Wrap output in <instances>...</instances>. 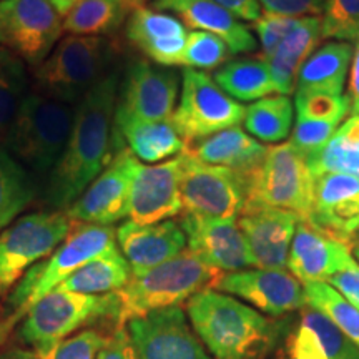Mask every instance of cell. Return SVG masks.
Here are the masks:
<instances>
[{
  "mask_svg": "<svg viewBox=\"0 0 359 359\" xmlns=\"http://www.w3.org/2000/svg\"><path fill=\"white\" fill-rule=\"evenodd\" d=\"M116 93L118 75L110 72L79 102L69 142L45 187V201L53 208H69L114 156L111 127Z\"/></svg>",
  "mask_w": 359,
  "mask_h": 359,
  "instance_id": "1",
  "label": "cell"
},
{
  "mask_svg": "<svg viewBox=\"0 0 359 359\" xmlns=\"http://www.w3.org/2000/svg\"><path fill=\"white\" fill-rule=\"evenodd\" d=\"M321 39V17H302L298 25L286 35L275 53L268 58L275 93L288 97L294 92L298 72Z\"/></svg>",
  "mask_w": 359,
  "mask_h": 359,
  "instance_id": "28",
  "label": "cell"
},
{
  "mask_svg": "<svg viewBox=\"0 0 359 359\" xmlns=\"http://www.w3.org/2000/svg\"><path fill=\"white\" fill-rule=\"evenodd\" d=\"M180 195L183 212L236 219L246 203V175L215 167L180 154Z\"/></svg>",
  "mask_w": 359,
  "mask_h": 359,
  "instance_id": "11",
  "label": "cell"
},
{
  "mask_svg": "<svg viewBox=\"0 0 359 359\" xmlns=\"http://www.w3.org/2000/svg\"><path fill=\"white\" fill-rule=\"evenodd\" d=\"M105 341L107 338L98 331L87 330L62 339L47 351L37 353V356L39 359H97Z\"/></svg>",
  "mask_w": 359,
  "mask_h": 359,
  "instance_id": "40",
  "label": "cell"
},
{
  "mask_svg": "<svg viewBox=\"0 0 359 359\" xmlns=\"http://www.w3.org/2000/svg\"><path fill=\"white\" fill-rule=\"evenodd\" d=\"M128 11L127 0H80L64 17V30L85 37L110 35L123 24Z\"/></svg>",
  "mask_w": 359,
  "mask_h": 359,
  "instance_id": "33",
  "label": "cell"
},
{
  "mask_svg": "<svg viewBox=\"0 0 359 359\" xmlns=\"http://www.w3.org/2000/svg\"><path fill=\"white\" fill-rule=\"evenodd\" d=\"M138 161L127 148L114 154L103 172L67 210L72 222L111 226L128 215V196Z\"/></svg>",
  "mask_w": 359,
  "mask_h": 359,
  "instance_id": "13",
  "label": "cell"
},
{
  "mask_svg": "<svg viewBox=\"0 0 359 359\" xmlns=\"http://www.w3.org/2000/svg\"><path fill=\"white\" fill-rule=\"evenodd\" d=\"M306 222L351 246L359 233V180L346 173L314 178L313 206Z\"/></svg>",
  "mask_w": 359,
  "mask_h": 359,
  "instance_id": "20",
  "label": "cell"
},
{
  "mask_svg": "<svg viewBox=\"0 0 359 359\" xmlns=\"http://www.w3.org/2000/svg\"><path fill=\"white\" fill-rule=\"evenodd\" d=\"M353 45L327 42L309 55L298 72L294 92H326L341 95L346 83Z\"/></svg>",
  "mask_w": 359,
  "mask_h": 359,
  "instance_id": "29",
  "label": "cell"
},
{
  "mask_svg": "<svg viewBox=\"0 0 359 359\" xmlns=\"http://www.w3.org/2000/svg\"><path fill=\"white\" fill-rule=\"evenodd\" d=\"M114 248H116V231L111 226L82 224L70 231L48 259L34 264L25 273L8 296L7 314L0 321V343L34 304L57 290L75 269Z\"/></svg>",
  "mask_w": 359,
  "mask_h": 359,
  "instance_id": "4",
  "label": "cell"
},
{
  "mask_svg": "<svg viewBox=\"0 0 359 359\" xmlns=\"http://www.w3.org/2000/svg\"><path fill=\"white\" fill-rule=\"evenodd\" d=\"M64 32V17L50 0H0V47L39 67Z\"/></svg>",
  "mask_w": 359,
  "mask_h": 359,
  "instance_id": "12",
  "label": "cell"
},
{
  "mask_svg": "<svg viewBox=\"0 0 359 359\" xmlns=\"http://www.w3.org/2000/svg\"><path fill=\"white\" fill-rule=\"evenodd\" d=\"M109 316L110 294H80L57 288L29 309L19 338L34 346L35 353L47 351L95 318Z\"/></svg>",
  "mask_w": 359,
  "mask_h": 359,
  "instance_id": "10",
  "label": "cell"
},
{
  "mask_svg": "<svg viewBox=\"0 0 359 359\" xmlns=\"http://www.w3.org/2000/svg\"><path fill=\"white\" fill-rule=\"evenodd\" d=\"M264 12L285 17L320 15L325 11L326 0H258Z\"/></svg>",
  "mask_w": 359,
  "mask_h": 359,
  "instance_id": "42",
  "label": "cell"
},
{
  "mask_svg": "<svg viewBox=\"0 0 359 359\" xmlns=\"http://www.w3.org/2000/svg\"><path fill=\"white\" fill-rule=\"evenodd\" d=\"M178 90L177 72L147 60H135L125 72L116 105L137 118L161 122L173 116Z\"/></svg>",
  "mask_w": 359,
  "mask_h": 359,
  "instance_id": "19",
  "label": "cell"
},
{
  "mask_svg": "<svg viewBox=\"0 0 359 359\" xmlns=\"http://www.w3.org/2000/svg\"><path fill=\"white\" fill-rule=\"evenodd\" d=\"M193 331L213 359H266L280 327L231 294L203 290L187 302Z\"/></svg>",
  "mask_w": 359,
  "mask_h": 359,
  "instance_id": "2",
  "label": "cell"
},
{
  "mask_svg": "<svg viewBox=\"0 0 359 359\" xmlns=\"http://www.w3.org/2000/svg\"><path fill=\"white\" fill-rule=\"evenodd\" d=\"M122 148L132 151L137 160L156 163L173 155L183 154L185 142L178 133L173 120L148 122L115 107L111 127V155Z\"/></svg>",
  "mask_w": 359,
  "mask_h": 359,
  "instance_id": "24",
  "label": "cell"
},
{
  "mask_svg": "<svg viewBox=\"0 0 359 359\" xmlns=\"http://www.w3.org/2000/svg\"><path fill=\"white\" fill-rule=\"evenodd\" d=\"M35 196L30 173L0 147V233L20 215Z\"/></svg>",
  "mask_w": 359,
  "mask_h": 359,
  "instance_id": "35",
  "label": "cell"
},
{
  "mask_svg": "<svg viewBox=\"0 0 359 359\" xmlns=\"http://www.w3.org/2000/svg\"><path fill=\"white\" fill-rule=\"evenodd\" d=\"M182 75V97L172 120L185 145L243 122L246 107L226 95L206 72L185 69Z\"/></svg>",
  "mask_w": 359,
  "mask_h": 359,
  "instance_id": "9",
  "label": "cell"
},
{
  "mask_svg": "<svg viewBox=\"0 0 359 359\" xmlns=\"http://www.w3.org/2000/svg\"><path fill=\"white\" fill-rule=\"evenodd\" d=\"M212 290L238 296L259 311L280 318L306 306L303 285L286 269H240L222 273Z\"/></svg>",
  "mask_w": 359,
  "mask_h": 359,
  "instance_id": "15",
  "label": "cell"
},
{
  "mask_svg": "<svg viewBox=\"0 0 359 359\" xmlns=\"http://www.w3.org/2000/svg\"><path fill=\"white\" fill-rule=\"evenodd\" d=\"M233 55L228 45L217 35L200 30L188 32L182 65L193 70H215L223 67Z\"/></svg>",
  "mask_w": 359,
  "mask_h": 359,
  "instance_id": "38",
  "label": "cell"
},
{
  "mask_svg": "<svg viewBox=\"0 0 359 359\" xmlns=\"http://www.w3.org/2000/svg\"><path fill=\"white\" fill-rule=\"evenodd\" d=\"M69 103L29 93L4 137V150L34 173L50 175L64 154L74 127Z\"/></svg>",
  "mask_w": 359,
  "mask_h": 359,
  "instance_id": "5",
  "label": "cell"
},
{
  "mask_svg": "<svg viewBox=\"0 0 359 359\" xmlns=\"http://www.w3.org/2000/svg\"><path fill=\"white\" fill-rule=\"evenodd\" d=\"M180 226L187 236L188 250L219 273L253 266L246 240L236 219L183 213Z\"/></svg>",
  "mask_w": 359,
  "mask_h": 359,
  "instance_id": "16",
  "label": "cell"
},
{
  "mask_svg": "<svg viewBox=\"0 0 359 359\" xmlns=\"http://www.w3.org/2000/svg\"><path fill=\"white\" fill-rule=\"evenodd\" d=\"M127 327L138 359H212L180 306L137 318Z\"/></svg>",
  "mask_w": 359,
  "mask_h": 359,
  "instance_id": "14",
  "label": "cell"
},
{
  "mask_svg": "<svg viewBox=\"0 0 359 359\" xmlns=\"http://www.w3.org/2000/svg\"><path fill=\"white\" fill-rule=\"evenodd\" d=\"M132 280V268L118 248L90 259L75 269L58 288L80 294H109L122 290Z\"/></svg>",
  "mask_w": 359,
  "mask_h": 359,
  "instance_id": "30",
  "label": "cell"
},
{
  "mask_svg": "<svg viewBox=\"0 0 359 359\" xmlns=\"http://www.w3.org/2000/svg\"><path fill=\"white\" fill-rule=\"evenodd\" d=\"M148 2V0H127L130 8H137V7H143V4Z\"/></svg>",
  "mask_w": 359,
  "mask_h": 359,
  "instance_id": "50",
  "label": "cell"
},
{
  "mask_svg": "<svg viewBox=\"0 0 359 359\" xmlns=\"http://www.w3.org/2000/svg\"><path fill=\"white\" fill-rule=\"evenodd\" d=\"M248 195L246 203L271 206L309 218L313 206L314 178L308 161L293 143L268 147L257 168L246 173Z\"/></svg>",
  "mask_w": 359,
  "mask_h": 359,
  "instance_id": "7",
  "label": "cell"
},
{
  "mask_svg": "<svg viewBox=\"0 0 359 359\" xmlns=\"http://www.w3.org/2000/svg\"><path fill=\"white\" fill-rule=\"evenodd\" d=\"M298 215L271 206L245 203L238 226L248 245L251 262L259 269H286Z\"/></svg>",
  "mask_w": 359,
  "mask_h": 359,
  "instance_id": "17",
  "label": "cell"
},
{
  "mask_svg": "<svg viewBox=\"0 0 359 359\" xmlns=\"http://www.w3.org/2000/svg\"><path fill=\"white\" fill-rule=\"evenodd\" d=\"M24 62L0 47V133H6L27 97Z\"/></svg>",
  "mask_w": 359,
  "mask_h": 359,
  "instance_id": "37",
  "label": "cell"
},
{
  "mask_svg": "<svg viewBox=\"0 0 359 359\" xmlns=\"http://www.w3.org/2000/svg\"><path fill=\"white\" fill-rule=\"evenodd\" d=\"M327 285H331L338 293L343 296L346 302L353 304L354 308L359 309V264L341 271L333 278H330Z\"/></svg>",
  "mask_w": 359,
  "mask_h": 359,
  "instance_id": "44",
  "label": "cell"
},
{
  "mask_svg": "<svg viewBox=\"0 0 359 359\" xmlns=\"http://www.w3.org/2000/svg\"><path fill=\"white\" fill-rule=\"evenodd\" d=\"M278 359H290V358H286V356H283V354L280 353L278 354ZM353 359H359V356H356V358H353Z\"/></svg>",
  "mask_w": 359,
  "mask_h": 359,
  "instance_id": "52",
  "label": "cell"
},
{
  "mask_svg": "<svg viewBox=\"0 0 359 359\" xmlns=\"http://www.w3.org/2000/svg\"><path fill=\"white\" fill-rule=\"evenodd\" d=\"M290 359H353L359 348L330 318L306 304L280 351Z\"/></svg>",
  "mask_w": 359,
  "mask_h": 359,
  "instance_id": "26",
  "label": "cell"
},
{
  "mask_svg": "<svg viewBox=\"0 0 359 359\" xmlns=\"http://www.w3.org/2000/svg\"><path fill=\"white\" fill-rule=\"evenodd\" d=\"M183 212L180 195V155L156 165L138 161L128 196L130 222L154 224Z\"/></svg>",
  "mask_w": 359,
  "mask_h": 359,
  "instance_id": "18",
  "label": "cell"
},
{
  "mask_svg": "<svg viewBox=\"0 0 359 359\" xmlns=\"http://www.w3.org/2000/svg\"><path fill=\"white\" fill-rule=\"evenodd\" d=\"M303 290L306 304L330 318L341 333L359 348V309L327 283H306Z\"/></svg>",
  "mask_w": 359,
  "mask_h": 359,
  "instance_id": "36",
  "label": "cell"
},
{
  "mask_svg": "<svg viewBox=\"0 0 359 359\" xmlns=\"http://www.w3.org/2000/svg\"><path fill=\"white\" fill-rule=\"evenodd\" d=\"M321 37L334 42H354L359 37V0H326Z\"/></svg>",
  "mask_w": 359,
  "mask_h": 359,
  "instance_id": "39",
  "label": "cell"
},
{
  "mask_svg": "<svg viewBox=\"0 0 359 359\" xmlns=\"http://www.w3.org/2000/svg\"><path fill=\"white\" fill-rule=\"evenodd\" d=\"M0 359H39V356L35 351L13 348V349H7L6 353L0 354Z\"/></svg>",
  "mask_w": 359,
  "mask_h": 359,
  "instance_id": "47",
  "label": "cell"
},
{
  "mask_svg": "<svg viewBox=\"0 0 359 359\" xmlns=\"http://www.w3.org/2000/svg\"><path fill=\"white\" fill-rule=\"evenodd\" d=\"M306 161L313 178L325 173H346L359 180V116L344 120L327 145Z\"/></svg>",
  "mask_w": 359,
  "mask_h": 359,
  "instance_id": "32",
  "label": "cell"
},
{
  "mask_svg": "<svg viewBox=\"0 0 359 359\" xmlns=\"http://www.w3.org/2000/svg\"><path fill=\"white\" fill-rule=\"evenodd\" d=\"M351 246L299 219L290 246L288 268L296 280L327 283L330 278L356 266Z\"/></svg>",
  "mask_w": 359,
  "mask_h": 359,
  "instance_id": "21",
  "label": "cell"
},
{
  "mask_svg": "<svg viewBox=\"0 0 359 359\" xmlns=\"http://www.w3.org/2000/svg\"><path fill=\"white\" fill-rule=\"evenodd\" d=\"M72 222L67 212H39L25 215L0 233V296L15 288L27 271L50 257L70 235Z\"/></svg>",
  "mask_w": 359,
  "mask_h": 359,
  "instance_id": "8",
  "label": "cell"
},
{
  "mask_svg": "<svg viewBox=\"0 0 359 359\" xmlns=\"http://www.w3.org/2000/svg\"><path fill=\"white\" fill-rule=\"evenodd\" d=\"M351 64L353 67H351V74H349L348 97L351 98V103H354L359 100V37L354 40Z\"/></svg>",
  "mask_w": 359,
  "mask_h": 359,
  "instance_id": "46",
  "label": "cell"
},
{
  "mask_svg": "<svg viewBox=\"0 0 359 359\" xmlns=\"http://www.w3.org/2000/svg\"><path fill=\"white\" fill-rule=\"evenodd\" d=\"M213 2L231 12L236 19L251 22V24L257 22L263 13L258 0H213Z\"/></svg>",
  "mask_w": 359,
  "mask_h": 359,
  "instance_id": "45",
  "label": "cell"
},
{
  "mask_svg": "<svg viewBox=\"0 0 359 359\" xmlns=\"http://www.w3.org/2000/svg\"><path fill=\"white\" fill-rule=\"evenodd\" d=\"M52 6L57 8V12L60 13L62 17H65L67 13H69V11L72 7L75 6V4H79L80 0H50Z\"/></svg>",
  "mask_w": 359,
  "mask_h": 359,
  "instance_id": "48",
  "label": "cell"
},
{
  "mask_svg": "<svg viewBox=\"0 0 359 359\" xmlns=\"http://www.w3.org/2000/svg\"><path fill=\"white\" fill-rule=\"evenodd\" d=\"M351 114H353L354 116H359V100L351 103Z\"/></svg>",
  "mask_w": 359,
  "mask_h": 359,
  "instance_id": "51",
  "label": "cell"
},
{
  "mask_svg": "<svg viewBox=\"0 0 359 359\" xmlns=\"http://www.w3.org/2000/svg\"><path fill=\"white\" fill-rule=\"evenodd\" d=\"M97 359H138L128 331L125 327H116L115 333L107 338Z\"/></svg>",
  "mask_w": 359,
  "mask_h": 359,
  "instance_id": "43",
  "label": "cell"
},
{
  "mask_svg": "<svg viewBox=\"0 0 359 359\" xmlns=\"http://www.w3.org/2000/svg\"><path fill=\"white\" fill-rule=\"evenodd\" d=\"M245 128L255 138L278 143L288 138L293 128V103L290 97H264L246 107Z\"/></svg>",
  "mask_w": 359,
  "mask_h": 359,
  "instance_id": "34",
  "label": "cell"
},
{
  "mask_svg": "<svg viewBox=\"0 0 359 359\" xmlns=\"http://www.w3.org/2000/svg\"><path fill=\"white\" fill-rule=\"evenodd\" d=\"M128 42L156 65H182L188 30L175 15L148 7H137L125 27Z\"/></svg>",
  "mask_w": 359,
  "mask_h": 359,
  "instance_id": "23",
  "label": "cell"
},
{
  "mask_svg": "<svg viewBox=\"0 0 359 359\" xmlns=\"http://www.w3.org/2000/svg\"><path fill=\"white\" fill-rule=\"evenodd\" d=\"M111 45L105 37L67 35L39 67L34 79L40 95L72 105L107 75Z\"/></svg>",
  "mask_w": 359,
  "mask_h": 359,
  "instance_id": "6",
  "label": "cell"
},
{
  "mask_svg": "<svg viewBox=\"0 0 359 359\" xmlns=\"http://www.w3.org/2000/svg\"><path fill=\"white\" fill-rule=\"evenodd\" d=\"M115 231L120 251L132 268V276L167 263L187 246L185 233L180 223L172 219L154 224L125 222Z\"/></svg>",
  "mask_w": 359,
  "mask_h": 359,
  "instance_id": "22",
  "label": "cell"
},
{
  "mask_svg": "<svg viewBox=\"0 0 359 359\" xmlns=\"http://www.w3.org/2000/svg\"><path fill=\"white\" fill-rule=\"evenodd\" d=\"M266 148L251 138L245 130L231 127L185 145L183 154L206 165L224 167L240 173H250L263 160Z\"/></svg>",
  "mask_w": 359,
  "mask_h": 359,
  "instance_id": "27",
  "label": "cell"
},
{
  "mask_svg": "<svg viewBox=\"0 0 359 359\" xmlns=\"http://www.w3.org/2000/svg\"><path fill=\"white\" fill-rule=\"evenodd\" d=\"M151 7L158 12L175 13L177 19L193 30L217 35L228 45L233 55L253 53L258 47L248 27L213 0H154Z\"/></svg>",
  "mask_w": 359,
  "mask_h": 359,
  "instance_id": "25",
  "label": "cell"
},
{
  "mask_svg": "<svg viewBox=\"0 0 359 359\" xmlns=\"http://www.w3.org/2000/svg\"><path fill=\"white\" fill-rule=\"evenodd\" d=\"M302 17H285L276 15V13L263 12L257 22H253V29L259 39L262 45V53L259 57L268 62V58L275 53L280 43L285 40L291 30L298 25Z\"/></svg>",
  "mask_w": 359,
  "mask_h": 359,
  "instance_id": "41",
  "label": "cell"
},
{
  "mask_svg": "<svg viewBox=\"0 0 359 359\" xmlns=\"http://www.w3.org/2000/svg\"><path fill=\"white\" fill-rule=\"evenodd\" d=\"M351 255H353L354 262H359V240H356L351 245Z\"/></svg>",
  "mask_w": 359,
  "mask_h": 359,
  "instance_id": "49",
  "label": "cell"
},
{
  "mask_svg": "<svg viewBox=\"0 0 359 359\" xmlns=\"http://www.w3.org/2000/svg\"><path fill=\"white\" fill-rule=\"evenodd\" d=\"M219 275L218 269L185 250L167 263L132 276L122 290L109 293V318L116 323V327H125L137 318L188 302L200 291L212 288Z\"/></svg>",
  "mask_w": 359,
  "mask_h": 359,
  "instance_id": "3",
  "label": "cell"
},
{
  "mask_svg": "<svg viewBox=\"0 0 359 359\" xmlns=\"http://www.w3.org/2000/svg\"><path fill=\"white\" fill-rule=\"evenodd\" d=\"M215 82L233 100H262L275 92L271 70L262 57H245L226 62L215 74Z\"/></svg>",
  "mask_w": 359,
  "mask_h": 359,
  "instance_id": "31",
  "label": "cell"
}]
</instances>
